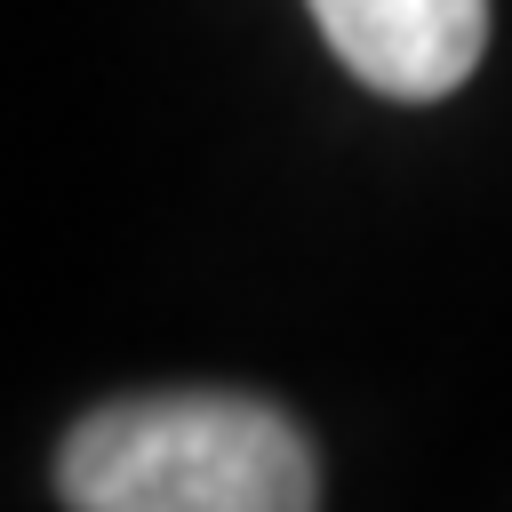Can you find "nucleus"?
<instances>
[{
  "label": "nucleus",
  "instance_id": "1",
  "mask_svg": "<svg viewBox=\"0 0 512 512\" xmlns=\"http://www.w3.org/2000/svg\"><path fill=\"white\" fill-rule=\"evenodd\" d=\"M56 496L80 512H304L320 504V464L272 400L144 392L72 424Z\"/></svg>",
  "mask_w": 512,
  "mask_h": 512
},
{
  "label": "nucleus",
  "instance_id": "2",
  "mask_svg": "<svg viewBox=\"0 0 512 512\" xmlns=\"http://www.w3.org/2000/svg\"><path fill=\"white\" fill-rule=\"evenodd\" d=\"M312 16L336 64L400 104L464 88L488 48V0H312Z\"/></svg>",
  "mask_w": 512,
  "mask_h": 512
}]
</instances>
